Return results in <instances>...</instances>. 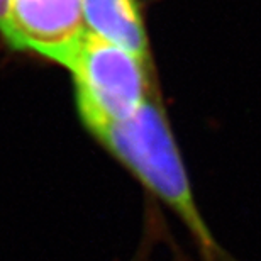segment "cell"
<instances>
[{"instance_id":"cell-3","label":"cell","mask_w":261,"mask_h":261,"mask_svg":"<svg viewBox=\"0 0 261 261\" xmlns=\"http://www.w3.org/2000/svg\"><path fill=\"white\" fill-rule=\"evenodd\" d=\"M0 34L15 49L66 65L87 36L82 0H10Z\"/></svg>"},{"instance_id":"cell-5","label":"cell","mask_w":261,"mask_h":261,"mask_svg":"<svg viewBox=\"0 0 261 261\" xmlns=\"http://www.w3.org/2000/svg\"><path fill=\"white\" fill-rule=\"evenodd\" d=\"M9 5H10V0H0V29H2L5 19H7Z\"/></svg>"},{"instance_id":"cell-1","label":"cell","mask_w":261,"mask_h":261,"mask_svg":"<svg viewBox=\"0 0 261 261\" xmlns=\"http://www.w3.org/2000/svg\"><path fill=\"white\" fill-rule=\"evenodd\" d=\"M97 138L154 195L173 208L198 239L207 261H222L221 248L197 211L189 176L165 112L153 98H148L126 121L103 129Z\"/></svg>"},{"instance_id":"cell-2","label":"cell","mask_w":261,"mask_h":261,"mask_svg":"<svg viewBox=\"0 0 261 261\" xmlns=\"http://www.w3.org/2000/svg\"><path fill=\"white\" fill-rule=\"evenodd\" d=\"M65 66L73 75L80 116L95 136L129 119L149 98L151 65L88 33Z\"/></svg>"},{"instance_id":"cell-4","label":"cell","mask_w":261,"mask_h":261,"mask_svg":"<svg viewBox=\"0 0 261 261\" xmlns=\"http://www.w3.org/2000/svg\"><path fill=\"white\" fill-rule=\"evenodd\" d=\"M82 7L88 34L151 65L148 34L138 0H82Z\"/></svg>"}]
</instances>
